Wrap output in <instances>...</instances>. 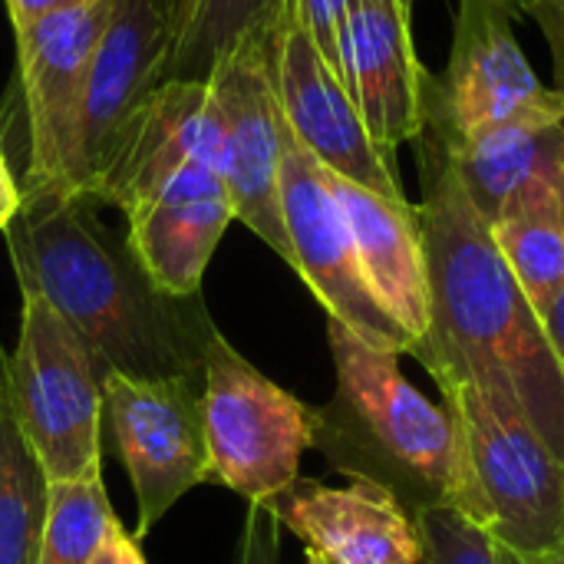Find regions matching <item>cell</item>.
I'll return each mask as SVG.
<instances>
[{
  "label": "cell",
  "mask_w": 564,
  "mask_h": 564,
  "mask_svg": "<svg viewBox=\"0 0 564 564\" xmlns=\"http://www.w3.org/2000/svg\"><path fill=\"white\" fill-rule=\"evenodd\" d=\"M93 198L23 192L3 228L20 291H40L93 354L99 373L202 383L221 334L202 301L172 297L139 264L126 235L99 221Z\"/></svg>",
  "instance_id": "obj_2"
},
{
  "label": "cell",
  "mask_w": 564,
  "mask_h": 564,
  "mask_svg": "<svg viewBox=\"0 0 564 564\" xmlns=\"http://www.w3.org/2000/svg\"><path fill=\"white\" fill-rule=\"evenodd\" d=\"M202 416L212 476L248 506L294 486L301 456L314 449L317 410L268 380L221 334L205 360Z\"/></svg>",
  "instance_id": "obj_6"
},
{
  "label": "cell",
  "mask_w": 564,
  "mask_h": 564,
  "mask_svg": "<svg viewBox=\"0 0 564 564\" xmlns=\"http://www.w3.org/2000/svg\"><path fill=\"white\" fill-rule=\"evenodd\" d=\"M337 73L390 159L403 142L423 135L433 73L416 53L410 3L357 0L337 33Z\"/></svg>",
  "instance_id": "obj_14"
},
{
  "label": "cell",
  "mask_w": 564,
  "mask_h": 564,
  "mask_svg": "<svg viewBox=\"0 0 564 564\" xmlns=\"http://www.w3.org/2000/svg\"><path fill=\"white\" fill-rule=\"evenodd\" d=\"M327 344L337 387L317 410L314 449L340 476L383 486L413 519L453 506L456 426L446 403H433L403 377L400 354L370 347L330 317Z\"/></svg>",
  "instance_id": "obj_3"
},
{
  "label": "cell",
  "mask_w": 564,
  "mask_h": 564,
  "mask_svg": "<svg viewBox=\"0 0 564 564\" xmlns=\"http://www.w3.org/2000/svg\"><path fill=\"white\" fill-rule=\"evenodd\" d=\"M558 202H562V215H564V165H562V172H558Z\"/></svg>",
  "instance_id": "obj_32"
},
{
  "label": "cell",
  "mask_w": 564,
  "mask_h": 564,
  "mask_svg": "<svg viewBox=\"0 0 564 564\" xmlns=\"http://www.w3.org/2000/svg\"><path fill=\"white\" fill-rule=\"evenodd\" d=\"M420 145L423 202L416 205L430 274V330L416 357L440 390L479 383L509 390L542 440L564 459V373L539 311L506 264L489 221L469 202L449 159Z\"/></svg>",
  "instance_id": "obj_1"
},
{
  "label": "cell",
  "mask_w": 564,
  "mask_h": 564,
  "mask_svg": "<svg viewBox=\"0 0 564 564\" xmlns=\"http://www.w3.org/2000/svg\"><path fill=\"white\" fill-rule=\"evenodd\" d=\"M354 3L357 0H288L284 3L297 17V23L311 33V40L317 43L321 56L330 63L334 73H337V33Z\"/></svg>",
  "instance_id": "obj_25"
},
{
  "label": "cell",
  "mask_w": 564,
  "mask_h": 564,
  "mask_svg": "<svg viewBox=\"0 0 564 564\" xmlns=\"http://www.w3.org/2000/svg\"><path fill=\"white\" fill-rule=\"evenodd\" d=\"M506 3H509L512 10H519V3H522V0H506Z\"/></svg>",
  "instance_id": "obj_35"
},
{
  "label": "cell",
  "mask_w": 564,
  "mask_h": 564,
  "mask_svg": "<svg viewBox=\"0 0 564 564\" xmlns=\"http://www.w3.org/2000/svg\"><path fill=\"white\" fill-rule=\"evenodd\" d=\"M89 564H145V558H142V552H139L135 535H129V532L122 529V522L116 519V522L109 525L102 545L96 549V555H93V562Z\"/></svg>",
  "instance_id": "obj_29"
},
{
  "label": "cell",
  "mask_w": 564,
  "mask_h": 564,
  "mask_svg": "<svg viewBox=\"0 0 564 564\" xmlns=\"http://www.w3.org/2000/svg\"><path fill=\"white\" fill-rule=\"evenodd\" d=\"M274 93L291 135L330 175L406 198L393 159L373 142L347 86L288 7L274 30Z\"/></svg>",
  "instance_id": "obj_12"
},
{
  "label": "cell",
  "mask_w": 564,
  "mask_h": 564,
  "mask_svg": "<svg viewBox=\"0 0 564 564\" xmlns=\"http://www.w3.org/2000/svg\"><path fill=\"white\" fill-rule=\"evenodd\" d=\"M288 0H169V46L162 83L208 79L241 40L274 30Z\"/></svg>",
  "instance_id": "obj_21"
},
{
  "label": "cell",
  "mask_w": 564,
  "mask_h": 564,
  "mask_svg": "<svg viewBox=\"0 0 564 564\" xmlns=\"http://www.w3.org/2000/svg\"><path fill=\"white\" fill-rule=\"evenodd\" d=\"M542 564H564V545L555 552V555H552V558H549V562H542Z\"/></svg>",
  "instance_id": "obj_33"
},
{
  "label": "cell",
  "mask_w": 564,
  "mask_h": 564,
  "mask_svg": "<svg viewBox=\"0 0 564 564\" xmlns=\"http://www.w3.org/2000/svg\"><path fill=\"white\" fill-rule=\"evenodd\" d=\"M529 304L542 314L564 291V215L558 178L522 188L489 225Z\"/></svg>",
  "instance_id": "obj_20"
},
{
  "label": "cell",
  "mask_w": 564,
  "mask_h": 564,
  "mask_svg": "<svg viewBox=\"0 0 564 564\" xmlns=\"http://www.w3.org/2000/svg\"><path fill=\"white\" fill-rule=\"evenodd\" d=\"M443 403L456 426L453 509L519 564L549 562L564 545V459L499 387H453Z\"/></svg>",
  "instance_id": "obj_4"
},
{
  "label": "cell",
  "mask_w": 564,
  "mask_h": 564,
  "mask_svg": "<svg viewBox=\"0 0 564 564\" xmlns=\"http://www.w3.org/2000/svg\"><path fill=\"white\" fill-rule=\"evenodd\" d=\"M20 297L17 347L0 350L10 410L50 482L102 473V373L40 291Z\"/></svg>",
  "instance_id": "obj_5"
},
{
  "label": "cell",
  "mask_w": 564,
  "mask_h": 564,
  "mask_svg": "<svg viewBox=\"0 0 564 564\" xmlns=\"http://www.w3.org/2000/svg\"><path fill=\"white\" fill-rule=\"evenodd\" d=\"M519 116L564 119L562 96L525 59L506 0H459L449 59L440 79L433 76L423 135L456 145Z\"/></svg>",
  "instance_id": "obj_9"
},
{
  "label": "cell",
  "mask_w": 564,
  "mask_h": 564,
  "mask_svg": "<svg viewBox=\"0 0 564 564\" xmlns=\"http://www.w3.org/2000/svg\"><path fill=\"white\" fill-rule=\"evenodd\" d=\"M274 30L241 40L225 59L215 63L205 83L218 116L215 169L228 188L235 218L291 264V245L281 215L288 122L274 93Z\"/></svg>",
  "instance_id": "obj_7"
},
{
  "label": "cell",
  "mask_w": 564,
  "mask_h": 564,
  "mask_svg": "<svg viewBox=\"0 0 564 564\" xmlns=\"http://www.w3.org/2000/svg\"><path fill=\"white\" fill-rule=\"evenodd\" d=\"M102 413L135 489V539H142L178 499L212 476L202 383L185 377L135 380L102 373Z\"/></svg>",
  "instance_id": "obj_10"
},
{
  "label": "cell",
  "mask_w": 564,
  "mask_h": 564,
  "mask_svg": "<svg viewBox=\"0 0 564 564\" xmlns=\"http://www.w3.org/2000/svg\"><path fill=\"white\" fill-rule=\"evenodd\" d=\"M519 10L529 13L539 23L545 43L552 50V69H555V86L552 89L562 96L564 102V0H522Z\"/></svg>",
  "instance_id": "obj_27"
},
{
  "label": "cell",
  "mask_w": 564,
  "mask_h": 564,
  "mask_svg": "<svg viewBox=\"0 0 564 564\" xmlns=\"http://www.w3.org/2000/svg\"><path fill=\"white\" fill-rule=\"evenodd\" d=\"M235 564H281V522L268 502L248 509Z\"/></svg>",
  "instance_id": "obj_26"
},
{
  "label": "cell",
  "mask_w": 564,
  "mask_h": 564,
  "mask_svg": "<svg viewBox=\"0 0 564 564\" xmlns=\"http://www.w3.org/2000/svg\"><path fill=\"white\" fill-rule=\"evenodd\" d=\"M416 529L423 542V564H519L453 506L420 512Z\"/></svg>",
  "instance_id": "obj_24"
},
{
  "label": "cell",
  "mask_w": 564,
  "mask_h": 564,
  "mask_svg": "<svg viewBox=\"0 0 564 564\" xmlns=\"http://www.w3.org/2000/svg\"><path fill=\"white\" fill-rule=\"evenodd\" d=\"M116 522L102 473L69 482H50L46 525L36 564H89Z\"/></svg>",
  "instance_id": "obj_23"
},
{
  "label": "cell",
  "mask_w": 564,
  "mask_h": 564,
  "mask_svg": "<svg viewBox=\"0 0 564 564\" xmlns=\"http://www.w3.org/2000/svg\"><path fill=\"white\" fill-rule=\"evenodd\" d=\"M50 479L26 443L0 373V564H36Z\"/></svg>",
  "instance_id": "obj_22"
},
{
  "label": "cell",
  "mask_w": 564,
  "mask_h": 564,
  "mask_svg": "<svg viewBox=\"0 0 564 564\" xmlns=\"http://www.w3.org/2000/svg\"><path fill=\"white\" fill-rule=\"evenodd\" d=\"M20 205H23L20 178H17V175H13V169H10V159H7L3 139H0V231L17 218Z\"/></svg>",
  "instance_id": "obj_30"
},
{
  "label": "cell",
  "mask_w": 564,
  "mask_h": 564,
  "mask_svg": "<svg viewBox=\"0 0 564 564\" xmlns=\"http://www.w3.org/2000/svg\"><path fill=\"white\" fill-rule=\"evenodd\" d=\"M89 3H99V0H7V10H10V20H13V33H17V30L33 26L43 17L79 10V7H89Z\"/></svg>",
  "instance_id": "obj_28"
},
{
  "label": "cell",
  "mask_w": 564,
  "mask_h": 564,
  "mask_svg": "<svg viewBox=\"0 0 564 564\" xmlns=\"http://www.w3.org/2000/svg\"><path fill=\"white\" fill-rule=\"evenodd\" d=\"M307 564H330L327 558H321L317 552H307Z\"/></svg>",
  "instance_id": "obj_34"
},
{
  "label": "cell",
  "mask_w": 564,
  "mask_h": 564,
  "mask_svg": "<svg viewBox=\"0 0 564 564\" xmlns=\"http://www.w3.org/2000/svg\"><path fill=\"white\" fill-rule=\"evenodd\" d=\"M281 215L291 245V268L304 278L330 321L380 350L410 354L413 340L377 304L364 281L350 221L330 188L327 169L291 135L281 162Z\"/></svg>",
  "instance_id": "obj_11"
},
{
  "label": "cell",
  "mask_w": 564,
  "mask_h": 564,
  "mask_svg": "<svg viewBox=\"0 0 564 564\" xmlns=\"http://www.w3.org/2000/svg\"><path fill=\"white\" fill-rule=\"evenodd\" d=\"M218 116L205 79H169L155 89L119 159L99 182L93 202L122 215L145 205L182 165L202 159L215 165Z\"/></svg>",
  "instance_id": "obj_17"
},
{
  "label": "cell",
  "mask_w": 564,
  "mask_h": 564,
  "mask_svg": "<svg viewBox=\"0 0 564 564\" xmlns=\"http://www.w3.org/2000/svg\"><path fill=\"white\" fill-rule=\"evenodd\" d=\"M440 149L459 175L476 212L492 225L509 198H516L522 188L558 178L564 165L562 116H519Z\"/></svg>",
  "instance_id": "obj_19"
},
{
  "label": "cell",
  "mask_w": 564,
  "mask_h": 564,
  "mask_svg": "<svg viewBox=\"0 0 564 564\" xmlns=\"http://www.w3.org/2000/svg\"><path fill=\"white\" fill-rule=\"evenodd\" d=\"M539 321H542L545 340H549V347L555 354V364H558V370L564 373V291L539 314Z\"/></svg>",
  "instance_id": "obj_31"
},
{
  "label": "cell",
  "mask_w": 564,
  "mask_h": 564,
  "mask_svg": "<svg viewBox=\"0 0 564 564\" xmlns=\"http://www.w3.org/2000/svg\"><path fill=\"white\" fill-rule=\"evenodd\" d=\"M403 3H410V7H413V3H416V0H403Z\"/></svg>",
  "instance_id": "obj_36"
},
{
  "label": "cell",
  "mask_w": 564,
  "mask_h": 564,
  "mask_svg": "<svg viewBox=\"0 0 564 564\" xmlns=\"http://www.w3.org/2000/svg\"><path fill=\"white\" fill-rule=\"evenodd\" d=\"M268 506L281 529H291L307 552L330 564H423L416 519L367 479L324 486L297 476Z\"/></svg>",
  "instance_id": "obj_15"
},
{
  "label": "cell",
  "mask_w": 564,
  "mask_h": 564,
  "mask_svg": "<svg viewBox=\"0 0 564 564\" xmlns=\"http://www.w3.org/2000/svg\"><path fill=\"white\" fill-rule=\"evenodd\" d=\"M126 221V238L155 288L172 297H195L225 228L235 221V208L218 169L195 159Z\"/></svg>",
  "instance_id": "obj_16"
},
{
  "label": "cell",
  "mask_w": 564,
  "mask_h": 564,
  "mask_svg": "<svg viewBox=\"0 0 564 564\" xmlns=\"http://www.w3.org/2000/svg\"><path fill=\"white\" fill-rule=\"evenodd\" d=\"M112 0L53 13L17 30V69L26 116V165L20 192H79L83 102L93 50Z\"/></svg>",
  "instance_id": "obj_8"
},
{
  "label": "cell",
  "mask_w": 564,
  "mask_h": 564,
  "mask_svg": "<svg viewBox=\"0 0 564 564\" xmlns=\"http://www.w3.org/2000/svg\"><path fill=\"white\" fill-rule=\"evenodd\" d=\"M165 46L169 0H112L109 23L93 50L83 102L79 192L86 198L96 195L162 86Z\"/></svg>",
  "instance_id": "obj_13"
},
{
  "label": "cell",
  "mask_w": 564,
  "mask_h": 564,
  "mask_svg": "<svg viewBox=\"0 0 564 564\" xmlns=\"http://www.w3.org/2000/svg\"><path fill=\"white\" fill-rule=\"evenodd\" d=\"M330 188L350 221L367 288L416 350L430 330V274L416 205H410V198L377 195L337 175H330Z\"/></svg>",
  "instance_id": "obj_18"
}]
</instances>
